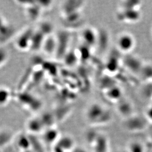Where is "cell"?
<instances>
[{"label": "cell", "mask_w": 152, "mask_h": 152, "mask_svg": "<svg viewBox=\"0 0 152 152\" xmlns=\"http://www.w3.org/2000/svg\"><path fill=\"white\" fill-rule=\"evenodd\" d=\"M15 32L13 26L0 14V41L4 42L11 38Z\"/></svg>", "instance_id": "cell-4"}, {"label": "cell", "mask_w": 152, "mask_h": 152, "mask_svg": "<svg viewBox=\"0 0 152 152\" xmlns=\"http://www.w3.org/2000/svg\"><path fill=\"white\" fill-rule=\"evenodd\" d=\"M56 46V40L52 36L50 35L45 39L42 48L46 53L51 54L55 50Z\"/></svg>", "instance_id": "cell-7"}, {"label": "cell", "mask_w": 152, "mask_h": 152, "mask_svg": "<svg viewBox=\"0 0 152 152\" xmlns=\"http://www.w3.org/2000/svg\"><path fill=\"white\" fill-rule=\"evenodd\" d=\"M117 44L121 51L129 53L134 48L135 40L133 36L130 33H122L118 37Z\"/></svg>", "instance_id": "cell-3"}, {"label": "cell", "mask_w": 152, "mask_h": 152, "mask_svg": "<svg viewBox=\"0 0 152 152\" xmlns=\"http://www.w3.org/2000/svg\"><path fill=\"white\" fill-rule=\"evenodd\" d=\"M94 142L95 152H107L108 142L105 136L102 135H98Z\"/></svg>", "instance_id": "cell-6"}, {"label": "cell", "mask_w": 152, "mask_h": 152, "mask_svg": "<svg viewBox=\"0 0 152 152\" xmlns=\"http://www.w3.org/2000/svg\"><path fill=\"white\" fill-rule=\"evenodd\" d=\"M9 59V54L7 49L0 47V68L3 67L8 61Z\"/></svg>", "instance_id": "cell-10"}, {"label": "cell", "mask_w": 152, "mask_h": 152, "mask_svg": "<svg viewBox=\"0 0 152 152\" xmlns=\"http://www.w3.org/2000/svg\"><path fill=\"white\" fill-rule=\"evenodd\" d=\"M86 116L90 122L94 124L107 123L110 118L108 113L98 104H93L88 107Z\"/></svg>", "instance_id": "cell-1"}, {"label": "cell", "mask_w": 152, "mask_h": 152, "mask_svg": "<svg viewBox=\"0 0 152 152\" xmlns=\"http://www.w3.org/2000/svg\"><path fill=\"white\" fill-rule=\"evenodd\" d=\"M28 129L33 132H38L42 128V121L37 118L31 119L28 121L27 124Z\"/></svg>", "instance_id": "cell-9"}, {"label": "cell", "mask_w": 152, "mask_h": 152, "mask_svg": "<svg viewBox=\"0 0 152 152\" xmlns=\"http://www.w3.org/2000/svg\"><path fill=\"white\" fill-rule=\"evenodd\" d=\"M150 144H151V147H152V139L151 140V142H150Z\"/></svg>", "instance_id": "cell-12"}, {"label": "cell", "mask_w": 152, "mask_h": 152, "mask_svg": "<svg viewBox=\"0 0 152 152\" xmlns=\"http://www.w3.org/2000/svg\"><path fill=\"white\" fill-rule=\"evenodd\" d=\"M12 98V93L8 87L0 86V107L8 105Z\"/></svg>", "instance_id": "cell-5"}, {"label": "cell", "mask_w": 152, "mask_h": 152, "mask_svg": "<svg viewBox=\"0 0 152 152\" xmlns=\"http://www.w3.org/2000/svg\"><path fill=\"white\" fill-rule=\"evenodd\" d=\"M34 31L32 29H26L16 37L15 46L16 49L21 51H27L31 50L32 39Z\"/></svg>", "instance_id": "cell-2"}, {"label": "cell", "mask_w": 152, "mask_h": 152, "mask_svg": "<svg viewBox=\"0 0 152 152\" xmlns=\"http://www.w3.org/2000/svg\"><path fill=\"white\" fill-rule=\"evenodd\" d=\"M129 152H145V149L141 143L133 141L129 144Z\"/></svg>", "instance_id": "cell-11"}, {"label": "cell", "mask_w": 152, "mask_h": 152, "mask_svg": "<svg viewBox=\"0 0 152 152\" xmlns=\"http://www.w3.org/2000/svg\"><path fill=\"white\" fill-rule=\"evenodd\" d=\"M91 28H86L83 30L82 33V37L85 43L88 46H91L95 42L96 34Z\"/></svg>", "instance_id": "cell-8"}, {"label": "cell", "mask_w": 152, "mask_h": 152, "mask_svg": "<svg viewBox=\"0 0 152 152\" xmlns=\"http://www.w3.org/2000/svg\"><path fill=\"white\" fill-rule=\"evenodd\" d=\"M122 152V151H121V152Z\"/></svg>", "instance_id": "cell-13"}]
</instances>
